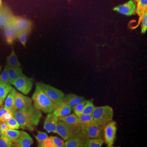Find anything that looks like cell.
<instances>
[{"label":"cell","mask_w":147,"mask_h":147,"mask_svg":"<svg viewBox=\"0 0 147 147\" xmlns=\"http://www.w3.org/2000/svg\"><path fill=\"white\" fill-rule=\"evenodd\" d=\"M13 117L20 125V128L30 131L34 130L38 125L42 117L40 110L32 105L12 112Z\"/></svg>","instance_id":"1"},{"label":"cell","mask_w":147,"mask_h":147,"mask_svg":"<svg viewBox=\"0 0 147 147\" xmlns=\"http://www.w3.org/2000/svg\"><path fill=\"white\" fill-rule=\"evenodd\" d=\"M32 99L33 101L34 106L38 110L45 113L53 112L54 105L53 102L37 84L35 90L32 96Z\"/></svg>","instance_id":"2"},{"label":"cell","mask_w":147,"mask_h":147,"mask_svg":"<svg viewBox=\"0 0 147 147\" xmlns=\"http://www.w3.org/2000/svg\"><path fill=\"white\" fill-rule=\"evenodd\" d=\"M114 111L108 105L95 107L92 114L94 125L104 127L109 122L113 120Z\"/></svg>","instance_id":"3"},{"label":"cell","mask_w":147,"mask_h":147,"mask_svg":"<svg viewBox=\"0 0 147 147\" xmlns=\"http://www.w3.org/2000/svg\"><path fill=\"white\" fill-rule=\"evenodd\" d=\"M36 84L39 86L40 89L53 102L54 108L57 105L63 102L65 95L61 90L43 83H38Z\"/></svg>","instance_id":"4"},{"label":"cell","mask_w":147,"mask_h":147,"mask_svg":"<svg viewBox=\"0 0 147 147\" xmlns=\"http://www.w3.org/2000/svg\"><path fill=\"white\" fill-rule=\"evenodd\" d=\"M82 130L80 125L70 124L62 121H58L57 133L65 141L76 135Z\"/></svg>","instance_id":"5"},{"label":"cell","mask_w":147,"mask_h":147,"mask_svg":"<svg viewBox=\"0 0 147 147\" xmlns=\"http://www.w3.org/2000/svg\"><path fill=\"white\" fill-rule=\"evenodd\" d=\"M117 122L113 120L109 122L103 129L104 142L108 147H113L117 133Z\"/></svg>","instance_id":"6"},{"label":"cell","mask_w":147,"mask_h":147,"mask_svg":"<svg viewBox=\"0 0 147 147\" xmlns=\"http://www.w3.org/2000/svg\"><path fill=\"white\" fill-rule=\"evenodd\" d=\"M90 138L85 130L82 129L73 137L66 140L65 147H84L86 143Z\"/></svg>","instance_id":"7"},{"label":"cell","mask_w":147,"mask_h":147,"mask_svg":"<svg viewBox=\"0 0 147 147\" xmlns=\"http://www.w3.org/2000/svg\"><path fill=\"white\" fill-rule=\"evenodd\" d=\"M12 85L22 93L27 95L31 90L33 84L31 78L24 75L16 79Z\"/></svg>","instance_id":"8"},{"label":"cell","mask_w":147,"mask_h":147,"mask_svg":"<svg viewBox=\"0 0 147 147\" xmlns=\"http://www.w3.org/2000/svg\"><path fill=\"white\" fill-rule=\"evenodd\" d=\"M13 25L18 32L26 31L30 32L32 24L30 21L22 17L14 16L11 20Z\"/></svg>","instance_id":"9"},{"label":"cell","mask_w":147,"mask_h":147,"mask_svg":"<svg viewBox=\"0 0 147 147\" xmlns=\"http://www.w3.org/2000/svg\"><path fill=\"white\" fill-rule=\"evenodd\" d=\"M136 4L134 0H130L128 2L116 6L114 10L127 16H131L135 12Z\"/></svg>","instance_id":"10"},{"label":"cell","mask_w":147,"mask_h":147,"mask_svg":"<svg viewBox=\"0 0 147 147\" xmlns=\"http://www.w3.org/2000/svg\"><path fill=\"white\" fill-rule=\"evenodd\" d=\"M32 99L28 96L24 95L19 92H16L14 101V107L12 112L21 110L31 105Z\"/></svg>","instance_id":"11"},{"label":"cell","mask_w":147,"mask_h":147,"mask_svg":"<svg viewBox=\"0 0 147 147\" xmlns=\"http://www.w3.org/2000/svg\"><path fill=\"white\" fill-rule=\"evenodd\" d=\"M58 118L54 113H49L46 117L44 121V128L48 133H57V126Z\"/></svg>","instance_id":"12"},{"label":"cell","mask_w":147,"mask_h":147,"mask_svg":"<svg viewBox=\"0 0 147 147\" xmlns=\"http://www.w3.org/2000/svg\"><path fill=\"white\" fill-rule=\"evenodd\" d=\"M4 30L6 40L8 44H11L17 38L18 32L13 25L12 21L9 22L3 27Z\"/></svg>","instance_id":"13"},{"label":"cell","mask_w":147,"mask_h":147,"mask_svg":"<svg viewBox=\"0 0 147 147\" xmlns=\"http://www.w3.org/2000/svg\"><path fill=\"white\" fill-rule=\"evenodd\" d=\"M14 15L8 7L3 4L0 5V28H3L12 20Z\"/></svg>","instance_id":"14"},{"label":"cell","mask_w":147,"mask_h":147,"mask_svg":"<svg viewBox=\"0 0 147 147\" xmlns=\"http://www.w3.org/2000/svg\"><path fill=\"white\" fill-rule=\"evenodd\" d=\"M16 146L30 147L34 143L33 140L26 131H21L19 137L14 142Z\"/></svg>","instance_id":"15"},{"label":"cell","mask_w":147,"mask_h":147,"mask_svg":"<svg viewBox=\"0 0 147 147\" xmlns=\"http://www.w3.org/2000/svg\"><path fill=\"white\" fill-rule=\"evenodd\" d=\"M136 3V9L135 12L139 17L137 28L141 24L142 18L146 11H147V0H135Z\"/></svg>","instance_id":"16"},{"label":"cell","mask_w":147,"mask_h":147,"mask_svg":"<svg viewBox=\"0 0 147 147\" xmlns=\"http://www.w3.org/2000/svg\"><path fill=\"white\" fill-rule=\"evenodd\" d=\"M72 108L63 102H61L54 108L53 113L58 118L67 115L71 113Z\"/></svg>","instance_id":"17"},{"label":"cell","mask_w":147,"mask_h":147,"mask_svg":"<svg viewBox=\"0 0 147 147\" xmlns=\"http://www.w3.org/2000/svg\"><path fill=\"white\" fill-rule=\"evenodd\" d=\"M103 129L102 127L94 125L85 130L90 139H103Z\"/></svg>","instance_id":"18"},{"label":"cell","mask_w":147,"mask_h":147,"mask_svg":"<svg viewBox=\"0 0 147 147\" xmlns=\"http://www.w3.org/2000/svg\"><path fill=\"white\" fill-rule=\"evenodd\" d=\"M86 100L85 98L73 93H69L65 96L63 102L72 108L74 105Z\"/></svg>","instance_id":"19"},{"label":"cell","mask_w":147,"mask_h":147,"mask_svg":"<svg viewBox=\"0 0 147 147\" xmlns=\"http://www.w3.org/2000/svg\"><path fill=\"white\" fill-rule=\"evenodd\" d=\"M8 72L10 84H12L20 76L24 75L21 67H13L6 65L5 67Z\"/></svg>","instance_id":"20"},{"label":"cell","mask_w":147,"mask_h":147,"mask_svg":"<svg viewBox=\"0 0 147 147\" xmlns=\"http://www.w3.org/2000/svg\"><path fill=\"white\" fill-rule=\"evenodd\" d=\"M80 125L82 129L86 130L94 125L92 116L90 115H81L79 116Z\"/></svg>","instance_id":"21"},{"label":"cell","mask_w":147,"mask_h":147,"mask_svg":"<svg viewBox=\"0 0 147 147\" xmlns=\"http://www.w3.org/2000/svg\"><path fill=\"white\" fill-rule=\"evenodd\" d=\"M16 92H17L16 90L13 88L7 96L5 102L4 107L8 110H10L11 112L13 110Z\"/></svg>","instance_id":"22"},{"label":"cell","mask_w":147,"mask_h":147,"mask_svg":"<svg viewBox=\"0 0 147 147\" xmlns=\"http://www.w3.org/2000/svg\"><path fill=\"white\" fill-rule=\"evenodd\" d=\"M58 119L59 121H62L70 124L80 125V119L79 117L76 115L75 113L60 117L58 118Z\"/></svg>","instance_id":"23"},{"label":"cell","mask_w":147,"mask_h":147,"mask_svg":"<svg viewBox=\"0 0 147 147\" xmlns=\"http://www.w3.org/2000/svg\"><path fill=\"white\" fill-rule=\"evenodd\" d=\"M7 64L9 66L13 67H21V65L18 59L14 50H12L10 55L7 59Z\"/></svg>","instance_id":"24"},{"label":"cell","mask_w":147,"mask_h":147,"mask_svg":"<svg viewBox=\"0 0 147 147\" xmlns=\"http://www.w3.org/2000/svg\"><path fill=\"white\" fill-rule=\"evenodd\" d=\"M12 89L13 88L10 85L0 84V99L4 101L7 95Z\"/></svg>","instance_id":"25"},{"label":"cell","mask_w":147,"mask_h":147,"mask_svg":"<svg viewBox=\"0 0 147 147\" xmlns=\"http://www.w3.org/2000/svg\"><path fill=\"white\" fill-rule=\"evenodd\" d=\"M21 132L18 129L9 128L4 134L11 142L13 143L20 136Z\"/></svg>","instance_id":"26"},{"label":"cell","mask_w":147,"mask_h":147,"mask_svg":"<svg viewBox=\"0 0 147 147\" xmlns=\"http://www.w3.org/2000/svg\"><path fill=\"white\" fill-rule=\"evenodd\" d=\"M95 107L92 101L91 100H86L82 115H92L93 112Z\"/></svg>","instance_id":"27"},{"label":"cell","mask_w":147,"mask_h":147,"mask_svg":"<svg viewBox=\"0 0 147 147\" xmlns=\"http://www.w3.org/2000/svg\"><path fill=\"white\" fill-rule=\"evenodd\" d=\"M102 139H89L87 141L84 147H100L104 144Z\"/></svg>","instance_id":"28"},{"label":"cell","mask_w":147,"mask_h":147,"mask_svg":"<svg viewBox=\"0 0 147 147\" xmlns=\"http://www.w3.org/2000/svg\"><path fill=\"white\" fill-rule=\"evenodd\" d=\"M86 100H85L83 102H80L74 105L72 107V109L73 110L74 113L79 117V116L82 115V111L84 109V105H85Z\"/></svg>","instance_id":"29"},{"label":"cell","mask_w":147,"mask_h":147,"mask_svg":"<svg viewBox=\"0 0 147 147\" xmlns=\"http://www.w3.org/2000/svg\"><path fill=\"white\" fill-rule=\"evenodd\" d=\"M5 123L7 125L9 128L12 129H18L20 128V124L14 117L9 120L5 122Z\"/></svg>","instance_id":"30"},{"label":"cell","mask_w":147,"mask_h":147,"mask_svg":"<svg viewBox=\"0 0 147 147\" xmlns=\"http://www.w3.org/2000/svg\"><path fill=\"white\" fill-rule=\"evenodd\" d=\"M0 84L10 85L8 72L5 67L1 75H0Z\"/></svg>","instance_id":"31"},{"label":"cell","mask_w":147,"mask_h":147,"mask_svg":"<svg viewBox=\"0 0 147 147\" xmlns=\"http://www.w3.org/2000/svg\"><path fill=\"white\" fill-rule=\"evenodd\" d=\"M12 143L5 136V134H1L0 137V147H11Z\"/></svg>","instance_id":"32"},{"label":"cell","mask_w":147,"mask_h":147,"mask_svg":"<svg viewBox=\"0 0 147 147\" xmlns=\"http://www.w3.org/2000/svg\"><path fill=\"white\" fill-rule=\"evenodd\" d=\"M38 132L37 135L36 136L34 135V137L38 142V146L41 144L44 140H45L48 137V135L45 132L42 131L37 130Z\"/></svg>","instance_id":"33"},{"label":"cell","mask_w":147,"mask_h":147,"mask_svg":"<svg viewBox=\"0 0 147 147\" xmlns=\"http://www.w3.org/2000/svg\"><path fill=\"white\" fill-rule=\"evenodd\" d=\"M29 33V32L26 31L20 32H18L17 38H18L20 42L24 47L26 46L27 36Z\"/></svg>","instance_id":"34"},{"label":"cell","mask_w":147,"mask_h":147,"mask_svg":"<svg viewBox=\"0 0 147 147\" xmlns=\"http://www.w3.org/2000/svg\"><path fill=\"white\" fill-rule=\"evenodd\" d=\"M38 147H55V144L51 137H48Z\"/></svg>","instance_id":"35"},{"label":"cell","mask_w":147,"mask_h":147,"mask_svg":"<svg viewBox=\"0 0 147 147\" xmlns=\"http://www.w3.org/2000/svg\"><path fill=\"white\" fill-rule=\"evenodd\" d=\"M51 137L53 142H54L55 147H65V142L61 139L57 137L51 136Z\"/></svg>","instance_id":"36"},{"label":"cell","mask_w":147,"mask_h":147,"mask_svg":"<svg viewBox=\"0 0 147 147\" xmlns=\"http://www.w3.org/2000/svg\"><path fill=\"white\" fill-rule=\"evenodd\" d=\"M142 22V33L144 34L146 32L147 29V11L144 14Z\"/></svg>","instance_id":"37"},{"label":"cell","mask_w":147,"mask_h":147,"mask_svg":"<svg viewBox=\"0 0 147 147\" xmlns=\"http://www.w3.org/2000/svg\"><path fill=\"white\" fill-rule=\"evenodd\" d=\"M13 117V114L11 112H8V113H5L2 116L1 118V121L5 122L12 118Z\"/></svg>","instance_id":"38"},{"label":"cell","mask_w":147,"mask_h":147,"mask_svg":"<svg viewBox=\"0 0 147 147\" xmlns=\"http://www.w3.org/2000/svg\"><path fill=\"white\" fill-rule=\"evenodd\" d=\"M8 129L9 127L5 122L0 121V129L1 131L2 134H5Z\"/></svg>","instance_id":"39"},{"label":"cell","mask_w":147,"mask_h":147,"mask_svg":"<svg viewBox=\"0 0 147 147\" xmlns=\"http://www.w3.org/2000/svg\"><path fill=\"white\" fill-rule=\"evenodd\" d=\"M8 112H11L10 110H8L6 108H5L4 107L0 109V121H1V118L2 116L5 113H8ZM12 113V112H11Z\"/></svg>","instance_id":"40"},{"label":"cell","mask_w":147,"mask_h":147,"mask_svg":"<svg viewBox=\"0 0 147 147\" xmlns=\"http://www.w3.org/2000/svg\"><path fill=\"white\" fill-rule=\"evenodd\" d=\"M4 100L0 99V109L3 108V104Z\"/></svg>","instance_id":"41"},{"label":"cell","mask_w":147,"mask_h":147,"mask_svg":"<svg viewBox=\"0 0 147 147\" xmlns=\"http://www.w3.org/2000/svg\"><path fill=\"white\" fill-rule=\"evenodd\" d=\"M3 3L2 2V0H0V5H1Z\"/></svg>","instance_id":"42"},{"label":"cell","mask_w":147,"mask_h":147,"mask_svg":"<svg viewBox=\"0 0 147 147\" xmlns=\"http://www.w3.org/2000/svg\"><path fill=\"white\" fill-rule=\"evenodd\" d=\"M1 129H0V137H1Z\"/></svg>","instance_id":"43"},{"label":"cell","mask_w":147,"mask_h":147,"mask_svg":"<svg viewBox=\"0 0 147 147\" xmlns=\"http://www.w3.org/2000/svg\"><path fill=\"white\" fill-rule=\"evenodd\" d=\"M2 69V67L1 66H0V72H1V70Z\"/></svg>","instance_id":"44"}]
</instances>
